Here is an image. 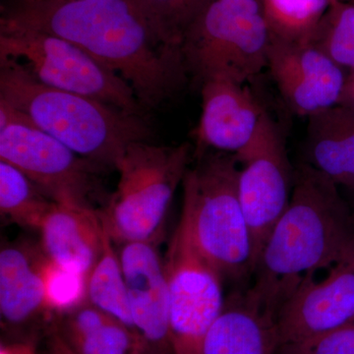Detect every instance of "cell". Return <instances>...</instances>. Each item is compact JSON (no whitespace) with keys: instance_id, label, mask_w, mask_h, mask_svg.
<instances>
[{"instance_id":"1","label":"cell","mask_w":354,"mask_h":354,"mask_svg":"<svg viewBox=\"0 0 354 354\" xmlns=\"http://www.w3.org/2000/svg\"><path fill=\"white\" fill-rule=\"evenodd\" d=\"M0 26L51 35L75 44L129 84L144 109L183 88V51L162 44L133 0H20Z\"/></svg>"},{"instance_id":"2","label":"cell","mask_w":354,"mask_h":354,"mask_svg":"<svg viewBox=\"0 0 354 354\" xmlns=\"http://www.w3.org/2000/svg\"><path fill=\"white\" fill-rule=\"evenodd\" d=\"M353 252V208L334 181L302 165L295 171L288 206L263 246L247 292L277 317L304 279Z\"/></svg>"},{"instance_id":"3","label":"cell","mask_w":354,"mask_h":354,"mask_svg":"<svg viewBox=\"0 0 354 354\" xmlns=\"http://www.w3.org/2000/svg\"><path fill=\"white\" fill-rule=\"evenodd\" d=\"M0 65V99L104 171H116L128 146L152 138L145 116L86 95L48 87L8 62Z\"/></svg>"},{"instance_id":"4","label":"cell","mask_w":354,"mask_h":354,"mask_svg":"<svg viewBox=\"0 0 354 354\" xmlns=\"http://www.w3.org/2000/svg\"><path fill=\"white\" fill-rule=\"evenodd\" d=\"M183 179V212L200 253L223 278L244 279L256 268L252 234L239 192L234 155L204 153Z\"/></svg>"},{"instance_id":"5","label":"cell","mask_w":354,"mask_h":354,"mask_svg":"<svg viewBox=\"0 0 354 354\" xmlns=\"http://www.w3.org/2000/svg\"><path fill=\"white\" fill-rule=\"evenodd\" d=\"M192 157L188 143L160 146L144 141L127 147L116 167V190L100 211L114 243H157Z\"/></svg>"},{"instance_id":"6","label":"cell","mask_w":354,"mask_h":354,"mask_svg":"<svg viewBox=\"0 0 354 354\" xmlns=\"http://www.w3.org/2000/svg\"><path fill=\"white\" fill-rule=\"evenodd\" d=\"M271 36L261 0H209L184 34L186 70L244 84L268 66Z\"/></svg>"},{"instance_id":"7","label":"cell","mask_w":354,"mask_h":354,"mask_svg":"<svg viewBox=\"0 0 354 354\" xmlns=\"http://www.w3.org/2000/svg\"><path fill=\"white\" fill-rule=\"evenodd\" d=\"M0 62L20 67L48 87L145 116V109L127 81L64 39L0 26Z\"/></svg>"},{"instance_id":"8","label":"cell","mask_w":354,"mask_h":354,"mask_svg":"<svg viewBox=\"0 0 354 354\" xmlns=\"http://www.w3.org/2000/svg\"><path fill=\"white\" fill-rule=\"evenodd\" d=\"M169 328L174 354H203L212 326L223 311V276L200 253L183 212L164 258Z\"/></svg>"},{"instance_id":"9","label":"cell","mask_w":354,"mask_h":354,"mask_svg":"<svg viewBox=\"0 0 354 354\" xmlns=\"http://www.w3.org/2000/svg\"><path fill=\"white\" fill-rule=\"evenodd\" d=\"M0 160L22 171L53 202L95 209L101 200L99 174L106 171L35 124L0 130Z\"/></svg>"},{"instance_id":"10","label":"cell","mask_w":354,"mask_h":354,"mask_svg":"<svg viewBox=\"0 0 354 354\" xmlns=\"http://www.w3.org/2000/svg\"><path fill=\"white\" fill-rule=\"evenodd\" d=\"M234 157L239 164V198L257 265L268 236L290 201L295 172L281 129L266 111L250 143Z\"/></svg>"},{"instance_id":"11","label":"cell","mask_w":354,"mask_h":354,"mask_svg":"<svg viewBox=\"0 0 354 354\" xmlns=\"http://www.w3.org/2000/svg\"><path fill=\"white\" fill-rule=\"evenodd\" d=\"M304 279L277 314L279 346L354 323V252Z\"/></svg>"},{"instance_id":"12","label":"cell","mask_w":354,"mask_h":354,"mask_svg":"<svg viewBox=\"0 0 354 354\" xmlns=\"http://www.w3.org/2000/svg\"><path fill=\"white\" fill-rule=\"evenodd\" d=\"M267 67L293 113L309 118L339 104L346 74L313 44L271 36Z\"/></svg>"},{"instance_id":"13","label":"cell","mask_w":354,"mask_h":354,"mask_svg":"<svg viewBox=\"0 0 354 354\" xmlns=\"http://www.w3.org/2000/svg\"><path fill=\"white\" fill-rule=\"evenodd\" d=\"M118 254L127 281L133 326L141 339L143 354H174L164 259L157 243H124Z\"/></svg>"},{"instance_id":"14","label":"cell","mask_w":354,"mask_h":354,"mask_svg":"<svg viewBox=\"0 0 354 354\" xmlns=\"http://www.w3.org/2000/svg\"><path fill=\"white\" fill-rule=\"evenodd\" d=\"M202 113L195 157L208 149L236 155L252 140L265 109L244 84L225 77L201 83Z\"/></svg>"},{"instance_id":"15","label":"cell","mask_w":354,"mask_h":354,"mask_svg":"<svg viewBox=\"0 0 354 354\" xmlns=\"http://www.w3.org/2000/svg\"><path fill=\"white\" fill-rule=\"evenodd\" d=\"M41 244L31 241L4 246L0 251V315L4 329L20 330L55 320L46 306Z\"/></svg>"},{"instance_id":"16","label":"cell","mask_w":354,"mask_h":354,"mask_svg":"<svg viewBox=\"0 0 354 354\" xmlns=\"http://www.w3.org/2000/svg\"><path fill=\"white\" fill-rule=\"evenodd\" d=\"M39 232L41 249L51 261L88 278L104 243V225L100 211L55 203Z\"/></svg>"},{"instance_id":"17","label":"cell","mask_w":354,"mask_h":354,"mask_svg":"<svg viewBox=\"0 0 354 354\" xmlns=\"http://www.w3.org/2000/svg\"><path fill=\"white\" fill-rule=\"evenodd\" d=\"M279 346L276 316L246 290L225 298L203 354H277Z\"/></svg>"},{"instance_id":"18","label":"cell","mask_w":354,"mask_h":354,"mask_svg":"<svg viewBox=\"0 0 354 354\" xmlns=\"http://www.w3.org/2000/svg\"><path fill=\"white\" fill-rule=\"evenodd\" d=\"M308 120L307 164L337 186L354 190V109L337 104Z\"/></svg>"},{"instance_id":"19","label":"cell","mask_w":354,"mask_h":354,"mask_svg":"<svg viewBox=\"0 0 354 354\" xmlns=\"http://www.w3.org/2000/svg\"><path fill=\"white\" fill-rule=\"evenodd\" d=\"M53 323L77 354H130L142 348L136 332L88 300Z\"/></svg>"},{"instance_id":"20","label":"cell","mask_w":354,"mask_h":354,"mask_svg":"<svg viewBox=\"0 0 354 354\" xmlns=\"http://www.w3.org/2000/svg\"><path fill=\"white\" fill-rule=\"evenodd\" d=\"M113 243L104 227L102 254L88 274V300L136 332L133 326L129 295L120 254L116 252Z\"/></svg>"},{"instance_id":"21","label":"cell","mask_w":354,"mask_h":354,"mask_svg":"<svg viewBox=\"0 0 354 354\" xmlns=\"http://www.w3.org/2000/svg\"><path fill=\"white\" fill-rule=\"evenodd\" d=\"M55 202L46 197L27 176L0 160V213L21 227L39 230Z\"/></svg>"},{"instance_id":"22","label":"cell","mask_w":354,"mask_h":354,"mask_svg":"<svg viewBox=\"0 0 354 354\" xmlns=\"http://www.w3.org/2000/svg\"><path fill=\"white\" fill-rule=\"evenodd\" d=\"M274 38L288 43H311L324 16L335 0H261Z\"/></svg>"},{"instance_id":"23","label":"cell","mask_w":354,"mask_h":354,"mask_svg":"<svg viewBox=\"0 0 354 354\" xmlns=\"http://www.w3.org/2000/svg\"><path fill=\"white\" fill-rule=\"evenodd\" d=\"M162 44L181 48L183 36L209 0H133Z\"/></svg>"},{"instance_id":"24","label":"cell","mask_w":354,"mask_h":354,"mask_svg":"<svg viewBox=\"0 0 354 354\" xmlns=\"http://www.w3.org/2000/svg\"><path fill=\"white\" fill-rule=\"evenodd\" d=\"M311 44L342 68L354 70V4L333 2Z\"/></svg>"},{"instance_id":"25","label":"cell","mask_w":354,"mask_h":354,"mask_svg":"<svg viewBox=\"0 0 354 354\" xmlns=\"http://www.w3.org/2000/svg\"><path fill=\"white\" fill-rule=\"evenodd\" d=\"M46 306L53 316L66 313L88 300V278L66 269L46 256L43 266Z\"/></svg>"},{"instance_id":"26","label":"cell","mask_w":354,"mask_h":354,"mask_svg":"<svg viewBox=\"0 0 354 354\" xmlns=\"http://www.w3.org/2000/svg\"><path fill=\"white\" fill-rule=\"evenodd\" d=\"M277 354H354V323L286 342Z\"/></svg>"},{"instance_id":"27","label":"cell","mask_w":354,"mask_h":354,"mask_svg":"<svg viewBox=\"0 0 354 354\" xmlns=\"http://www.w3.org/2000/svg\"><path fill=\"white\" fill-rule=\"evenodd\" d=\"M41 354H77L70 348L69 344L62 339V335L55 328V323H51L44 333V346L41 348Z\"/></svg>"},{"instance_id":"28","label":"cell","mask_w":354,"mask_h":354,"mask_svg":"<svg viewBox=\"0 0 354 354\" xmlns=\"http://www.w3.org/2000/svg\"><path fill=\"white\" fill-rule=\"evenodd\" d=\"M0 354H41L38 335H28L15 341L2 342Z\"/></svg>"},{"instance_id":"29","label":"cell","mask_w":354,"mask_h":354,"mask_svg":"<svg viewBox=\"0 0 354 354\" xmlns=\"http://www.w3.org/2000/svg\"><path fill=\"white\" fill-rule=\"evenodd\" d=\"M337 104L354 109V70H349L348 73L346 74L341 99Z\"/></svg>"},{"instance_id":"30","label":"cell","mask_w":354,"mask_h":354,"mask_svg":"<svg viewBox=\"0 0 354 354\" xmlns=\"http://www.w3.org/2000/svg\"><path fill=\"white\" fill-rule=\"evenodd\" d=\"M130 354H143V351H142L141 348H138L134 349V351H133L132 353Z\"/></svg>"},{"instance_id":"31","label":"cell","mask_w":354,"mask_h":354,"mask_svg":"<svg viewBox=\"0 0 354 354\" xmlns=\"http://www.w3.org/2000/svg\"><path fill=\"white\" fill-rule=\"evenodd\" d=\"M353 191V203L351 205V208H353V214H354V190Z\"/></svg>"},{"instance_id":"32","label":"cell","mask_w":354,"mask_h":354,"mask_svg":"<svg viewBox=\"0 0 354 354\" xmlns=\"http://www.w3.org/2000/svg\"><path fill=\"white\" fill-rule=\"evenodd\" d=\"M351 3L354 4V0H351Z\"/></svg>"}]
</instances>
